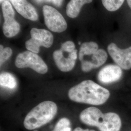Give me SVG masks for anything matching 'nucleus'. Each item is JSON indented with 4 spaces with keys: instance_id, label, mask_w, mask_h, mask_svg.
<instances>
[{
    "instance_id": "obj_1",
    "label": "nucleus",
    "mask_w": 131,
    "mask_h": 131,
    "mask_svg": "<svg viewBox=\"0 0 131 131\" xmlns=\"http://www.w3.org/2000/svg\"><path fill=\"white\" fill-rule=\"evenodd\" d=\"M110 92L91 80H85L72 87L68 96L71 101L94 105L105 103L110 97Z\"/></svg>"
},
{
    "instance_id": "obj_2",
    "label": "nucleus",
    "mask_w": 131,
    "mask_h": 131,
    "mask_svg": "<svg viewBox=\"0 0 131 131\" xmlns=\"http://www.w3.org/2000/svg\"><path fill=\"white\" fill-rule=\"evenodd\" d=\"M80 119L88 125L98 127L100 131H119L122 126L121 118L117 114H103L95 107H89L84 110L80 115Z\"/></svg>"
},
{
    "instance_id": "obj_3",
    "label": "nucleus",
    "mask_w": 131,
    "mask_h": 131,
    "mask_svg": "<svg viewBox=\"0 0 131 131\" xmlns=\"http://www.w3.org/2000/svg\"><path fill=\"white\" fill-rule=\"evenodd\" d=\"M57 112L56 103L52 101H44L38 104L28 113L24 120V126L32 130L51 122Z\"/></svg>"
},
{
    "instance_id": "obj_4",
    "label": "nucleus",
    "mask_w": 131,
    "mask_h": 131,
    "mask_svg": "<svg viewBox=\"0 0 131 131\" xmlns=\"http://www.w3.org/2000/svg\"><path fill=\"white\" fill-rule=\"evenodd\" d=\"M15 64L18 68H31L41 74L46 73L48 70L46 64L38 54L29 51L19 53Z\"/></svg>"
},
{
    "instance_id": "obj_5",
    "label": "nucleus",
    "mask_w": 131,
    "mask_h": 131,
    "mask_svg": "<svg viewBox=\"0 0 131 131\" xmlns=\"http://www.w3.org/2000/svg\"><path fill=\"white\" fill-rule=\"evenodd\" d=\"M30 34L31 38L25 42V47L29 51L38 54L41 46L50 48L53 44V35L47 30L33 28Z\"/></svg>"
},
{
    "instance_id": "obj_6",
    "label": "nucleus",
    "mask_w": 131,
    "mask_h": 131,
    "mask_svg": "<svg viewBox=\"0 0 131 131\" xmlns=\"http://www.w3.org/2000/svg\"><path fill=\"white\" fill-rule=\"evenodd\" d=\"M45 24L48 28L53 32L61 33L67 29L65 19L56 9L45 5L43 7Z\"/></svg>"
},
{
    "instance_id": "obj_7",
    "label": "nucleus",
    "mask_w": 131,
    "mask_h": 131,
    "mask_svg": "<svg viewBox=\"0 0 131 131\" xmlns=\"http://www.w3.org/2000/svg\"><path fill=\"white\" fill-rule=\"evenodd\" d=\"M108 52L117 66L125 70L131 69V46L121 49L114 43H111L107 47Z\"/></svg>"
},
{
    "instance_id": "obj_8",
    "label": "nucleus",
    "mask_w": 131,
    "mask_h": 131,
    "mask_svg": "<svg viewBox=\"0 0 131 131\" xmlns=\"http://www.w3.org/2000/svg\"><path fill=\"white\" fill-rule=\"evenodd\" d=\"M107 52L103 49H98L95 53L85 56L80 60L82 70L89 72L103 65L107 59Z\"/></svg>"
},
{
    "instance_id": "obj_9",
    "label": "nucleus",
    "mask_w": 131,
    "mask_h": 131,
    "mask_svg": "<svg viewBox=\"0 0 131 131\" xmlns=\"http://www.w3.org/2000/svg\"><path fill=\"white\" fill-rule=\"evenodd\" d=\"M53 58L57 68L63 72H68L74 67L77 58V50L75 49L66 57L61 50H56L53 53Z\"/></svg>"
},
{
    "instance_id": "obj_10",
    "label": "nucleus",
    "mask_w": 131,
    "mask_h": 131,
    "mask_svg": "<svg viewBox=\"0 0 131 131\" xmlns=\"http://www.w3.org/2000/svg\"><path fill=\"white\" fill-rule=\"evenodd\" d=\"M122 75V68L116 65L105 66L99 72V81L104 84H110L120 79Z\"/></svg>"
},
{
    "instance_id": "obj_11",
    "label": "nucleus",
    "mask_w": 131,
    "mask_h": 131,
    "mask_svg": "<svg viewBox=\"0 0 131 131\" xmlns=\"http://www.w3.org/2000/svg\"><path fill=\"white\" fill-rule=\"evenodd\" d=\"M16 11L24 18L36 21L38 18L35 8L27 0H10Z\"/></svg>"
},
{
    "instance_id": "obj_12",
    "label": "nucleus",
    "mask_w": 131,
    "mask_h": 131,
    "mask_svg": "<svg viewBox=\"0 0 131 131\" xmlns=\"http://www.w3.org/2000/svg\"><path fill=\"white\" fill-rule=\"evenodd\" d=\"M93 0H70L66 8L67 15L71 18H75L79 14L82 7L86 4H89Z\"/></svg>"
},
{
    "instance_id": "obj_13",
    "label": "nucleus",
    "mask_w": 131,
    "mask_h": 131,
    "mask_svg": "<svg viewBox=\"0 0 131 131\" xmlns=\"http://www.w3.org/2000/svg\"><path fill=\"white\" fill-rule=\"evenodd\" d=\"M3 31L5 36L8 38L16 36L20 31V25L15 18L5 19L3 26Z\"/></svg>"
},
{
    "instance_id": "obj_14",
    "label": "nucleus",
    "mask_w": 131,
    "mask_h": 131,
    "mask_svg": "<svg viewBox=\"0 0 131 131\" xmlns=\"http://www.w3.org/2000/svg\"><path fill=\"white\" fill-rule=\"evenodd\" d=\"M1 86L14 89L17 85V81L14 75L7 72H4L0 75Z\"/></svg>"
},
{
    "instance_id": "obj_15",
    "label": "nucleus",
    "mask_w": 131,
    "mask_h": 131,
    "mask_svg": "<svg viewBox=\"0 0 131 131\" xmlns=\"http://www.w3.org/2000/svg\"><path fill=\"white\" fill-rule=\"evenodd\" d=\"M98 45L96 42H84L83 43L80 48L79 57V60L82 59L84 56L92 54L98 50Z\"/></svg>"
},
{
    "instance_id": "obj_16",
    "label": "nucleus",
    "mask_w": 131,
    "mask_h": 131,
    "mask_svg": "<svg viewBox=\"0 0 131 131\" xmlns=\"http://www.w3.org/2000/svg\"><path fill=\"white\" fill-rule=\"evenodd\" d=\"M104 7L109 11L114 12L118 9L125 0H102Z\"/></svg>"
},
{
    "instance_id": "obj_17",
    "label": "nucleus",
    "mask_w": 131,
    "mask_h": 131,
    "mask_svg": "<svg viewBox=\"0 0 131 131\" xmlns=\"http://www.w3.org/2000/svg\"><path fill=\"white\" fill-rule=\"evenodd\" d=\"M71 130L70 120L66 117H63L57 122L52 131H71Z\"/></svg>"
},
{
    "instance_id": "obj_18",
    "label": "nucleus",
    "mask_w": 131,
    "mask_h": 131,
    "mask_svg": "<svg viewBox=\"0 0 131 131\" xmlns=\"http://www.w3.org/2000/svg\"><path fill=\"white\" fill-rule=\"evenodd\" d=\"M0 64L1 66L7 61L12 53V50L9 47H6L4 48L3 46H0Z\"/></svg>"
},
{
    "instance_id": "obj_19",
    "label": "nucleus",
    "mask_w": 131,
    "mask_h": 131,
    "mask_svg": "<svg viewBox=\"0 0 131 131\" xmlns=\"http://www.w3.org/2000/svg\"><path fill=\"white\" fill-rule=\"evenodd\" d=\"M75 44L71 41H67L61 45V50L63 52L70 53L75 50Z\"/></svg>"
},
{
    "instance_id": "obj_20",
    "label": "nucleus",
    "mask_w": 131,
    "mask_h": 131,
    "mask_svg": "<svg viewBox=\"0 0 131 131\" xmlns=\"http://www.w3.org/2000/svg\"><path fill=\"white\" fill-rule=\"evenodd\" d=\"M50 2H52L53 4L57 6H60L62 3L63 0H49Z\"/></svg>"
},
{
    "instance_id": "obj_21",
    "label": "nucleus",
    "mask_w": 131,
    "mask_h": 131,
    "mask_svg": "<svg viewBox=\"0 0 131 131\" xmlns=\"http://www.w3.org/2000/svg\"><path fill=\"white\" fill-rule=\"evenodd\" d=\"M73 131H95L93 130H89V129H83L81 128L77 127L75 128V129Z\"/></svg>"
},
{
    "instance_id": "obj_22",
    "label": "nucleus",
    "mask_w": 131,
    "mask_h": 131,
    "mask_svg": "<svg viewBox=\"0 0 131 131\" xmlns=\"http://www.w3.org/2000/svg\"><path fill=\"white\" fill-rule=\"evenodd\" d=\"M127 1L128 5L131 9V0H127Z\"/></svg>"
},
{
    "instance_id": "obj_23",
    "label": "nucleus",
    "mask_w": 131,
    "mask_h": 131,
    "mask_svg": "<svg viewBox=\"0 0 131 131\" xmlns=\"http://www.w3.org/2000/svg\"><path fill=\"white\" fill-rule=\"evenodd\" d=\"M38 3H41L43 1H46V2H50L49 0H35Z\"/></svg>"
},
{
    "instance_id": "obj_24",
    "label": "nucleus",
    "mask_w": 131,
    "mask_h": 131,
    "mask_svg": "<svg viewBox=\"0 0 131 131\" xmlns=\"http://www.w3.org/2000/svg\"><path fill=\"white\" fill-rule=\"evenodd\" d=\"M2 1H3V0H1V2H2Z\"/></svg>"
}]
</instances>
